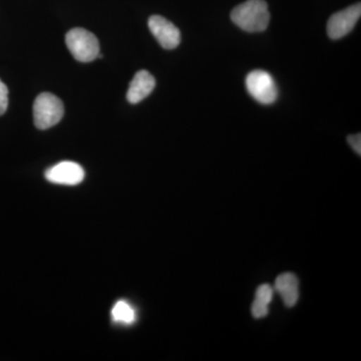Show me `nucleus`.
I'll return each mask as SVG.
<instances>
[{
	"label": "nucleus",
	"mask_w": 361,
	"mask_h": 361,
	"mask_svg": "<svg viewBox=\"0 0 361 361\" xmlns=\"http://www.w3.org/2000/svg\"><path fill=\"white\" fill-rule=\"evenodd\" d=\"M231 20L247 32H262L268 27L270 13L265 0H247L235 7Z\"/></svg>",
	"instance_id": "nucleus-1"
},
{
	"label": "nucleus",
	"mask_w": 361,
	"mask_h": 361,
	"mask_svg": "<svg viewBox=\"0 0 361 361\" xmlns=\"http://www.w3.org/2000/svg\"><path fill=\"white\" fill-rule=\"evenodd\" d=\"M65 114L63 102L54 94L42 92L33 104V121L39 130H47L61 122Z\"/></svg>",
	"instance_id": "nucleus-2"
},
{
	"label": "nucleus",
	"mask_w": 361,
	"mask_h": 361,
	"mask_svg": "<svg viewBox=\"0 0 361 361\" xmlns=\"http://www.w3.org/2000/svg\"><path fill=\"white\" fill-rule=\"evenodd\" d=\"M66 44L73 58L82 63H90L99 56V40L84 28H73L66 33Z\"/></svg>",
	"instance_id": "nucleus-3"
},
{
	"label": "nucleus",
	"mask_w": 361,
	"mask_h": 361,
	"mask_svg": "<svg viewBox=\"0 0 361 361\" xmlns=\"http://www.w3.org/2000/svg\"><path fill=\"white\" fill-rule=\"evenodd\" d=\"M246 87L249 94L258 103L271 104L275 103L278 90L274 78L267 71L256 70L251 71L246 78Z\"/></svg>",
	"instance_id": "nucleus-4"
},
{
	"label": "nucleus",
	"mask_w": 361,
	"mask_h": 361,
	"mask_svg": "<svg viewBox=\"0 0 361 361\" xmlns=\"http://www.w3.org/2000/svg\"><path fill=\"white\" fill-rule=\"evenodd\" d=\"M361 16V4L353 6L334 13L327 23V33L331 39H339L355 28Z\"/></svg>",
	"instance_id": "nucleus-5"
},
{
	"label": "nucleus",
	"mask_w": 361,
	"mask_h": 361,
	"mask_svg": "<svg viewBox=\"0 0 361 361\" xmlns=\"http://www.w3.org/2000/svg\"><path fill=\"white\" fill-rule=\"evenodd\" d=\"M45 179L54 184L77 186L85 179V170L75 161H61L47 169Z\"/></svg>",
	"instance_id": "nucleus-6"
},
{
	"label": "nucleus",
	"mask_w": 361,
	"mask_h": 361,
	"mask_svg": "<svg viewBox=\"0 0 361 361\" xmlns=\"http://www.w3.org/2000/svg\"><path fill=\"white\" fill-rule=\"evenodd\" d=\"M149 28L161 47L174 49L180 42V32L177 26L161 16H153L149 20Z\"/></svg>",
	"instance_id": "nucleus-7"
},
{
	"label": "nucleus",
	"mask_w": 361,
	"mask_h": 361,
	"mask_svg": "<svg viewBox=\"0 0 361 361\" xmlns=\"http://www.w3.org/2000/svg\"><path fill=\"white\" fill-rule=\"evenodd\" d=\"M156 87V80L149 71H140L130 82L127 99L130 104H137L151 94Z\"/></svg>",
	"instance_id": "nucleus-8"
},
{
	"label": "nucleus",
	"mask_w": 361,
	"mask_h": 361,
	"mask_svg": "<svg viewBox=\"0 0 361 361\" xmlns=\"http://www.w3.org/2000/svg\"><path fill=\"white\" fill-rule=\"evenodd\" d=\"M274 291L281 296L282 300L287 307H293L298 302L299 281L293 273H283L275 280Z\"/></svg>",
	"instance_id": "nucleus-9"
},
{
	"label": "nucleus",
	"mask_w": 361,
	"mask_h": 361,
	"mask_svg": "<svg viewBox=\"0 0 361 361\" xmlns=\"http://www.w3.org/2000/svg\"><path fill=\"white\" fill-rule=\"evenodd\" d=\"M274 295V288L269 284L260 285L252 303L251 312L255 318H263L269 312V304Z\"/></svg>",
	"instance_id": "nucleus-10"
},
{
	"label": "nucleus",
	"mask_w": 361,
	"mask_h": 361,
	"mask_svg": "<svg viewBox=\"0 0 361 361\" xmlns=\"http://www.w3.org/2000/svg\"><path fill=\"white\" fill-rule=\"evenodd\" d=\"M111 317L116 323L132 324L135 319V312L129 303L126 301H118L111 310Z\"/></svg>",
	"instance_id": "nucleus-11"
},
{
	"label": "nucleus",
	"mask_w": 361,
	"mask_h": 361,
	"mask_svg": "<svg viewBox=\"0 0 361 361\" xmlns=\"http://www.w3.org/2000/svg\"><path fill=\"white\" fill-rule=\"evenodd\" d=\"M8 106V89L0 80V116L4 115Z\"/></svg>",
	"instance_id": "nucleus-12"
},
{
	"label": "nucleus",
	"mask_w": 361,
	"mask_h": 361,
	"mask_svg": "<svg viewBox=\"0 0 361 361\" xmlns=\"http://www.w3.org/2000/svg\"><path fill=\"white\" fill-rule=\"evenodd\" d=\"M348 144L350 145L351 148L355 149L356 154L360 156L361 154V135H351L348 137Z\"/></svg>",
	"instance_id": "nucleus-13"
}]
</instances>
